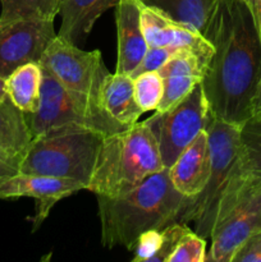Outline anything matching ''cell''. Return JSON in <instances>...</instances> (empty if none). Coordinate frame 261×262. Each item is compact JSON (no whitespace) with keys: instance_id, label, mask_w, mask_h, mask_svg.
I'll return each instance as SVG.
<instances>
[{"instance_id":"obj_1","label":"cell","mask_w":261,"mask_h":262,"mask_svg":"<svg viewBox=\"0 0 261 262\" xmlns=\"http://www.w3.org/2000/svg\"><path fill=\"white\" fill-rule=\"evenodd\" d=\"M202 35L214 48L201 86L212 117L242 125L253 115L261 40L242 0H215Z\"/></svg>"},{"instance_id":"obj_2","label":"cell","mask_w":261,"mask_h":262,"mask_svg":"<svg viewBox=\"0 0 261 262\" xmlns=\"http://www.w3.org/2000/svg\"><path fill=\"white\" fill-rule=\"evenodd\" d=\"M96 197L102 246L129 251L142 233L179 222L192 199L174 188L168 168L148 176L127 193Z\"/></svg>"},{"instance_id":"obj_3","label":"cell","mask_w":261,"mask_h":262,"mask_svg":"<svg viewBox=\"0 0 261 262\" xmlns=\"http://www.w3.org/2000/svg\"><path fill=\"white\" fill-rule=\"evenodd\" d=\"M161 169L155 135L145 120L137 122L105 136L87 191L96 196H120Z\"/></svg>"},{"instance_id":"obj_4","label":"cell","mask_w":261,"mask_h":262,"mask_svg":"<svg viewBox=\"0 0 261 262\" xmlns=\"http://www.w3.org/2000/svg\"><path fill=\"white\" fill-rule=\"evenodd\" d=\"M205 130L211 152L209 181L197 196L192 197L179 222L193 223L194 232L207 239L214 228L220 204L246 170L242 163L241 125L217 119L209 113Z\"/></svg>"},{"instance_id":"obj_5","label":"cell","mask_w":261,"mask_h":262,"mask_svg":"<svg viewBox=\"0 0 261 262\" xmlns=\"http://www.w3.org/2000/svg\"><path fill=\"white\" fill-rule=\"evenodd\" d=\"M105 135L84 127H61L32 138L19 173L73 179L89 186Z\"/></svg>"},{"instance_id":"obj_6","label":"cell","mask_w":261,"mask_h":262,"mask_svg":"<svg viewBox=\"0 0 261 262\" xmlns=\"http://www.w3.org/2000/svg\"><path fill=\"white\" fill-rule=\"evenodd\" d=\"M25 115L32 138L61 127H84L105 136L128 128L115 122L102 109L99 100L71 91L45 68H42L40 106L37 112Z\"/></svg>"},{"instance_id":"obj_7","label":"cell","mask_w":261,"mask_h":262,"mask_svg":"<svg viewBox=\"0 0 261 262\" xmlns=\"http://www.w3.org/2000/svg\"><path fill=\"white\" fill-rule=\"evenodd\" d=\"M261 229V176L245 171L217 209L210 234L209 262H232L242 243Z\"/></svg>"},{"instance_id":"obj_8","label":"cell","mask_w":261,"mask_h":262,"mask_svg":"<svg viewBox=\"0 0 261 262\" xmlns=\"http://www.w3.org/2000/svg\"><path fill=\"white\" fill-rule=\"evenodd\" d=\"M207 117L209 109L200 83L176 106L166 112H156L145 120L158 141L164 168H170L205 129Z\"/></svg>"},{"instance_id":"obj_9","label":"cell","mask_w":261,"mask_h":262,"mask_svg":"<svg viewBox=\"0 0 261 262\" xmlns=\"http://www.w3.org/2000/svg\"><path fill=\"white\" fill-rule=\"evenodd\" d=\"M38 63L64 87L97 100L109 74L100 50L84 51L59 35L51 40Z\"/></svg>"},{"instance_id":"obj_10","label":"cell","mask_w":261,"mask_h":262,"mask_svg":"<svg viewBox=\"0 0 261 262\" xmlns=\"http://www.w3.org/2000/svg\"><path fill=\"white\" fill-rule=\"evenodd\" d=\"M55 36L54 20H0V77L5 79L23 64L38 63Z\"/></svg>"},{"instance_id":"obj_11","label":"cell","mask_w":261,"mask_h":262,"mask_svg":"<svg viewBox=\"0 0 261 262\" xmlns=\"http://www.w3.org/2000/svg\"><path fill=\"white\" fill-rule=\"evenodd\" d=\"M82 189H86L84 184L73 179L17 173L0 181V200L17 197H32L37 200L36 216L33 217V230H36L56 202Z\"/></svg>"},{"instance_id":"obj_12","label":"cell","mask_w":261,"mask_h":262,"mask_svg":"<svg viewBox=\"0 0 261 262\" xmlns=\"http://www.w3.org/2000/svg\"><path fill=\"white\" fill-rule=\"evenodd\" d=\"M141 25L148 46H166L177 50H188L209 64L214 48L194 26L179 22L142 4Z\"/></svg>"},{"instance_id":"obj_13","label":"cell","mask_w":261,"mask_h":262,"mask_svg":"<svg viewBox=\"0 0 261 262\" xmlns=\"http://www.w3.org/2000/svg\"><path fill=\"white\" fill-rule=\"evenodd\" d=\"M207 64L196 54L178 50L160 69L163 78V99L156 112H166L182 101L197 84L202 82Z\"/></svg>"},{"instance_id":"obj_14","label":"cell","mask_w":261,"mask_h":262,"mask_svg":"<svg viewBox=\"0 0 261 262\" xmlns=\"http://www.w3.org/2000/svg\"><path fill=\"white\" fill-rule=\"evenodd\" d=\"M115 9L118 33L117 73L130 74L142 61L148 48L141 25V4L138 0H119Z\"/></svg>"},{"instance_id":"obj_15","label":"cell","mask_w":261,"mask_h":262,"mask_svg":"<svg viewBox=\"0 0 261 262\" xmlns=\"http://www.w3.org/2000/svg\"><path fill=\"white\" fill-rule=\"evenodd\" d=\"M211 171V152L206 130L178 156L169 168L174 188L186 197H194L205 188Z\"/></svg>"},{"instance_id":"obj_16","label":"cell","mask_w":261,"mask_h":262,"mask_svg":"<svg viewBox=\"0 0 261 262\" xmlns=\"http://www.w3.org/2000/svg\"><path fill=\"white\" fill-rule=\"evenodd\" d=\"M119 0H59L61 26L58 35L79 46L91 32L96 20Z\"/></svg>"},{"instance_id":"obj_17","label":"cell","mask_w":261,"mask_h":262,"mask_svg":"<svg viewBox=\"0 0 261 262\" xmlns=\"http://www.w3.org/2000/svg\"><path fill=\"white\" fill-rule=\"evenodd\" d=\"M99 102L102 109L123 127L136 124L143 114L136 102L130 74L117 72L107 74L100 89Z\"/></svg>"},{"instance_id":"obj_18","label":"cell","mask_w":261,"mask_h":262,"mask_svg":"<svg viewBox=\"0 0 261 262\" xmlns=\"http://www.w3.org/2000/svg\"><path fill=\"white\" fill-rule=\"evenodd\" d=\"M41 89L42 67L35 61L18 67L5 78L8 97L25 114L37 112L41 102Z\"/></svg>"},{"instance_id":"obj_19","label":"cell","mask_w":261,"mask_h":262,"mask_svg":"<svg viewBox=\"0 0 261 262\" xmlns=\"http://www.w3.org/2000/svg\"><path fill=\"white\" fill-rule=\"evenodd\" d=\"M32 141L26 115L9 97L0 101V152L23 159Z\"/></svg>"},{"instance_id":"obj_20","label":"cell","mask_w":261,"mask_h":262,"mask_svg":"<svg viewBox=\"0 0 261 262\" xmlns=\"http://www.w3.org/2000/svg\"><path fill=\"white\" fill-rule=\"evenodd\" d=\"M142 5L179 22L194 26L204 33L215 0H138Z\"/></svg>"},{"instance_id":"obj_21","label":"cell","mask_w":261,"mask_h":262,"mask_svg":"<svg viewBox=\"0 0 261 262\" xmlns=\"http://www.w3.org/2000/svg\"><path fill=\"white\" fill-rule=\"evenodd\" d=\"M0 20H54L59 13V0H0Z\"/></svg>"},{"instance_id":"obj_22","label":"cell","mask_w":261,"mask_h":262,"mask_svg":"<svg viewBox=\"0 0 261 262\" xmlns=\"http://www.w3.org/2000/svg\"><path fill=\"white\" fill-rule=\"evenodd\" d=\"M243 168L248 173L261 176V120L251 117L241 125Z\"/></svg>"},{"instance_id":"obj_23","label":"cell","mask_w":261,"mask_h":262,"mask_svg":"<svg viewBox=\"0 0 261 262\" xmlns=\"http://www.w3.org/2000/svg\"><path fill=\"white\" fill-rule=\"evenodd\" d=\"M133 78L135 99L143 113L158 109L163 99V78L158 71L141 73Z\"/></svg>"},{"instance_id":"obj_24","label":"cell","mask_w":261,"mask_h":262,"mask_svg":"<svg viewBox=\"0 0 261 262\" xmlns=\"http://www.w3.org/2000/svg\"><path fill=\"white\" fill-rule=\"evenodd\" d=\"M206 260V239L197 234L194 230L188 229L173 253L168 258V262H204Z\"/></svg>"},{"instance_id":"obj_25","label":"cell","mask_w":261,"mask_h":262,"mask_svg":"<svg viewBox=\"0 0 261 262\" xmlns=\"http://www.w3.org/2000/svg\"><path fill=\"white\" fill-rule=\"evenodd\" d=\"M163 242V230L151 229L142 233L136 241L132 251H135V262H151L154 256L160 250Z\"/></svg>"},{"instance_id":"obj_26","label":"cell","mask_w":261,"mask_h":262,"mask_svg":"<svg viewBox=\"0 0 261 262\" xmlns=\"http://www.w3.org/2000/svg\"><path fill=\"white\" fill-rule=\"evenodd\" d=\"M188 229L189 228L187 227V224L181 222H174L163 228L161 229L163 230V242H161L160 250L154 256L151 262H168V258L173 253L179 239Z\"/></svg>"},{"instance_id":"obj_27","label":"cell","mask_w":261,"mask_h":262,"mask_svg":"<svg viewBox=\"0 0 261 262\" xmlns=\"http://www.w3.org/2000/svg\"><path fill=\"white\" fill-rule=\"evenodd\" d=\"M177 51H178L177 49L166 48V46H148L142 61L130 73V77H136L145 72L159 71Z\"/></svg>"},{"instance_id":"obj_28","label":"cell","mask_w":261,"mask_h":262,"mask_svg":"<svg viewBox=\"0 0 261 262\" xmlns=\"http://www.w3.org/2000/svg\"><path fill=\"white\" fill-rule=\"evenodd\" d=\"M232 262H261V229L242 243L232 257Z\"/></svg>"},{"instance_id":"obj_29","label":"cell","mask_w":261,"mask_h":262,"mask_svg":"<svg viewBox=\"0 0 261 262\" xmlns=\"http://www.w3.org/2000/svg\"><path fill=\"white\" fill-rule=\"evenodd\" d=\"M20 161L22 159L13 158L0 152V181L19 173Z\"/></svg>"},{"instance_id":"obj_30","label":"cell","mask_w":261,"mask_h":262,"mask_svg":"<svg viewBox=\"0 0 261 262\" xmlns=\"http://www.w3.org/2000/svg\"><path fill=\"white\" fill-rule=\"evenodd\" d=\"M242 2L245 3L247 9L250 10L251 17H252L261 40V0H242Z\"/></svg>"},{"instance_id":"obj_31","label":"cell","mask_w":261,"mask_h":262,"mask_svg":"<svg viewBox=\"0 0 261 262\" xmlns=\"http://www.w3.org/2000/svg\"><path fill=\"white\" fill-rule=\"evenodd\" d=\"M258 112H261V79L260 83H258L257 92H256L255 101H253V115L257 114Z\"/></svg>"},{"instance_id":"obj_32","label":"cell","mask_w":261,"mask_h":262,"mask_svg":"<svg viewBox=\"0 0 261 262\" xmlns=\"http://www.w3.org/2000/svg\"><path fill=\"white\" fill-rule=\"evenodd\" d=\"M8 95L5 91V79L0 77V101H3L4 99H7Z\"/></svg>"},{"instance_id":"obj_33","label":"cell","mask_w":261,"mask_h":262,"mask_svg":"<svg viewBox=\"0 0 261 262\" xmlns=\"http://www.w3.org/2000/svg\"><path fill=\"white\" fill-rule=\"evenodd\" d=\"M252 117H255V118H257V119H260L261 120V112H258L257 114H255V115H252Z\"/></svg>"}]
</instances>
